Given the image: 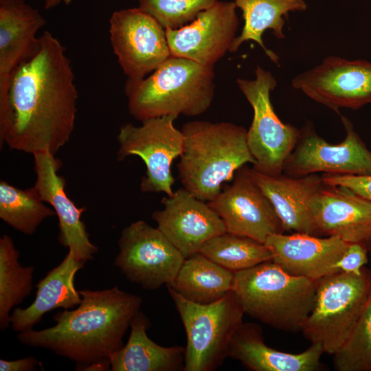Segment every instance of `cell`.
Returning a JSON list of instances; mask_svg holds the SVG:
<instances>
[{
	"instance_id": "cell-12",
	"label": "cell",
	"mask_w": 371,
	"mask_h": 371,
	"mask_svg": "<svg viewBox=\"0 0 371 371\" xmlns=\"http://www.w3.org/2000/svg\"><path fill=\"white\" fill-rule=\"evenodd\" d=\"M346 137L339 144L328 143L312 124L300 130L297 143L286 160L284 174L302 177L324 172L349 175H371V151L355 131L352 122L341 116Z\"/></svg>"
},
{
	"instance_id": "cell-15",
	"label": "cell",
	"mask_w": 371,
	"mask_h": 371,
	"mask_svg": "<svg viewBox=\"0 0 371 371\" xmlns=\"http://www.w3.org/2000/svg\"><path fill=\"white\" fill-rule=\"evenodd\" d=\"M236 8L233 1H217L190 23L166 29L171 56L214 67L229 52L236 37L239 24Z\"/></svg>"
},
{
	"instance_id": "cell-8",
	"label": "cell",
	"mask_w": 371,
	"mask_h": 371,
	"mask_svg": "<svg viewBox=\"0 0 371 371\" xmlns=\"http://www.w3.org/2000/svg\"><path fill=\"white\" fill-rule=\"evenodd\" d=\"M236 82L254 111L247 130V144L255 159L253 168L265 174L280 175L297 143L300 130L283 123L276 113L270 94L277 81L269 71L258 66L254 80L238 78Z\"/></svg>"
},
{
	"instance_id": "cell-3",
	"label": "cell",
	"mask_w": 371,
	"mask_h": 371,
	"mask_svg": "<svg viewBox=\"0 0 371 371\" xmlns=\"http://www.w3.org/2000/svg\"><path fill=\"white\" fill-rule=\"evenodd\" d=\"M183 148L177 164L186 190L204 201L213 200L223 183L247 163L255 164L247 130L229 122L192 121L184 124Z\"/></svg>"
},
{
	"instance_id": "cell-28",
	"label": "cell",
	"mask_w": 371,
	"mask_h": 371,
	"mask_svg": "<svg viewBox=\"0 0 371 371\" xmlns=\"http://www.w3.org/2000/svg\"><path fill=\"white\" fill-rule=\"evenodd\" d=\"M55 214L34 187L23 190L0 181V218L16 231L31 236L45 219Z\"/></svg>"
},
{
	"instance_id": "cell-14",
	"label": "cell",
	"mask_w": 371,
	"mask_h": 371,
	"mask_svg": "<svg viewBox=\"0 0 371 371\" xmlns=\"http://www.w3.org/2000/svg\"><path fill=\"white\" fill-rule=\"evenodd\" d=\"M208 204L222 219L227 232L265 244L269 236L285 232L273 205L246 165L236 172L232 184Z\"/></svg>"
},
{
	"instance_id": "cell-16",
	"label": "cell",
	"mask_w": 371,
	"mask_h": 371,
	"mask_svg": "<svg viewBox=\"0 0 371 371\" xmlns=\"http://www.w3.org/2000/svg\"><path fill=\"white\" fill-rule=\"evenodd\" d=\"M164 208L152 215L157 227L184 258L199 252L203 244L226 231L225 224L208 203L184 188L161 199Z\"/></svg>"
},
{
	"instance_id": "cell-32",
	"label": "cell",
	"mask_w": 371,
	"mask_h": 371,
	"mask_svg": "<svg viewBox=\"0 0 371 371\" xmlns=\"http://www.w3.org/2000/svg\"><path fill=\"white\" fill-rule=\"evenodd\" d=\"M322 182L328 186H339L348 188L354 192L371 201V175H349L324 173Z\"/></svg>"
},
{
	"instance_id": "cell-21",
	"label": "cell",
	"mask_w": 371,
	"mask_h": 371,
	"mask_svg": "<svg viewBox=\"0 0 371 371\" xmlns=\"http://www.w3.org/2000/svg\"><path fill=\"white\" fill-rule=\"evenodd\" d=\"M251 176L273 205L284 231L317 236L310 202L323 185L317 173L302 177L271 175L250 168Z\"/></svg>"
},
{
	"instance_id": "cell-20",
	"label": "cell",
	"mask_w": 371,
	"mask_h": 371,
	"mask_svg": "<svg viewBox=\"0 0 371 371\" xmlns=\"http://www.w3.org/2000/svg\"><path fill=\"white\" fill-rule=\"evenodd\" d=\"M265 244L272 254V261L286 271L317 281L339 271L337 263L349 243L335 236L295 232L271 235Z\"/></svg>"
},
{
	"instance_id": "cell-33",
	"label": "cell",
	"mask_w": 371,
	"mask_h": 371,
	"mask_svg": "<svg viewBox=\"0 0 371 371\" xmlns=\"http://www.w3.org/2000/svg\"><path fill=\"white\" fill-rule=\"evenodd\" d=\"M368 249L360 244L350 243L337 263L339 271L359 273L368 262Z\"/></svg>"
},
{
	"instance_id": "cell-22",
	"label": "cell",
	"mask_w": 371,
	"mask_h": 371,
	"mask_svg": "<svg viewBox=\"0 0 371 371\" xmlns=\"http://www.w3.org/2000/svg\"><path fill=\"white\" fill-rule=\"evenodd\" d=\"M323 353L317 344L297 354L273 349L265 343L258 325L243 322L232 336L228 357L252 371H315Z\"/></svg>"
},
{
	"instance_id": "cell-7",
	"label": "cell",
	"mask_w": 371,
	"mask_h": 371,
	"mask_svg": "<svg viewBox=\"0 0 371 371\" xmlns=\"http://www.w3.org/2000/svg\"><path fill=\"white\" fill-rule=\"evenodd\" d=\"M182 321L187 344L184 371H214L228 357L234 333L245 314L232 290L209 304L190 302L168 287Z\"/></svg>"
},
{
	"instance_id": "cell-23",
	"label": "cell",
	"mask_w": 371,
	"mask_h": 371,
	"mask_svg": "<svg viewBox=\"0 0 371 371\" xmlns=\"http://www.w3.org/2000/svg\"><path fill=\"white\" fill-rule=\"evenodd\" d=\"M84 267L85 263L76 260L73 252L69 250L62 262L39 280L34 302L27 308L12 311V329L18 333L32 330L48 312L58 308L69 310L78 306L82 297L74 280L76 273Z\"/></svg>"
},
{
	"instance_id": "cell-26",
	"label": "cell",
	"mask_w": 371,
	"mask_h": 371,
	"mask_svg": "<svg viewBox=\"0 0 371 371\" xmlns=\"http://www.w3.org/2000/svg\"><path fill=\"white\" fill-rule=\"evenodd\" d=\"M233 2L243 12L244 25L229 52H236L243 43L251 41L258 44L273 62L278 64L279 57L265 45L263 34L271 30L277 38H284L285 16L289 12L306 10L304 0H233Z\"/></svg>"
},
{
	"instance_id": "cell-31",
	"label": "cell",
	"mask_w": 371,
	"mask_h": 371,
	"mask_svg": "<svg viewBox=\"0 0 371 371\" xmlns=\"http://www.w3.org/2000/svg\"><path fill=\"white\" fill-rule=\"evenodd\" d=\"M218 0H139V8L166 29H177L192 22L199 12Z\"/></svg>"
},
{
	"instance_id": "cell-34",
	"label": "cell",
	"mask_w": 371,
	"mask_h": 371,
	"mask_svg": "<svg viewBox=\"0 0 371 371\" xmlns=\"http://www.w3.org/2000/svg\"><path fill=\"white\" fill-rule=\"evenodd\" d=\"M39 363L34 357H28L17 360L7 361L0 360L1 371H32L36 370V366Z\"/></svg>"
},
{
	"instance_id": "cell-10",
	"label": "cell",
	"mask_w": 371,
	"mask_h": 371,
	"mask_svg": "<svg viewBox=\"0 0 371 371\" xmlns=\"http://www.w3.org/2000/svg\"><path fill=\"white\" fill-rule=\"evenodd\" d=\"M114 265L130 281L155 290L172 282L185 259L158 227L139 220L124 227Z\"/></svg>"
},
{
	"instance_id": "cell-29",
	"label": "cell",
	"mask_w": 371,
	"mask_h": 371,
	"mask_svg": "<svg viewBox=\"0 0 371 371\" xmlns=\"http://www.w3.org/2000/svg\"><path fill=\"white\" fill-rule=\"evenodd\" d=\"M199 252L233 272L272 260V254L264 243L249 237L225 232L206 241Z\"/></svg>"
},
{
	"instance_id": "cell-6",
	"label": "cell",
	"mask_w": 371,
	"mask_h": 371,
	"mask_svg": "<svg viewBox=\"0 0 371 371\" xmlns=\"http://www.w3.org/2000/svg\"><path fill=\"white\" fill-rule=\"evenodd\" d=\"M371 297V271H337L316 281L313 306L301 331L324 352L335 354L343 346Z\"/></svg>"
},
{
	"instance_id": "cell-25",
	"label": "cell",
	"mask_w": 371,
	"mask_h": 371,
	"mask_svg": "<svg viewBox=\"0 0 371 371\" xmlns=\"http://www.w3.org/2000/svg\"><path fill=\"white\" fill-rule=\"evenodd\" d=\"M234 277V272L197 252L184 259L175 278L167 286L190 302L209 304L233 290Z\"/></svg>"
},
{
	"instance_id": "cell-35",
	"label": "cell",
	"mask_w": 371,
	"mask_h": 371,
	"mask_svg": "<svg viewBox=\"0 0 371 371\" xmlns=\"http://www.w3.org/2000/svg\"><path fill=\"white\" fill-rule=\"evenodd\" d=\"M71 0H45V9L49 10L55 8L60 3L66 5L71 3Z\"/></svg>"
},
{
	"instance_id": "cell-30",
	"label": "cell",
	"mask_w": 371,
	"mask_h": 371,
	"mask_svg": "<svg viewBox=\"0 0 371 371\" xmlns=\"http://www.w3.org/2000/svg\"><path fill=\"white\" fill-rule=\"evenodd\" d=\"M333 355L337 370H371V297L348 337Z\"/></svg>"
},
{
	"instance_id": "cell-13",
	"label": "cell",
	"mask_w": 371,
	"mask_h": 371,
	"mask_svg": "<svg viewBox=\"0 0 371 371\" xmlns=\"http://www.w3.org/2000/svg\"><path fill=\"white\" fill-rule=\"evenodd\" d=\"M292 87L339 113L371 104V62L327 56L317 66L297 75Z\"/></svg>"
},
{
	"instance_id": "cell-19",
	"label": "cell",
	"mask_w": 371,
	"mask_h": 371,
	"mask_svg": "<svg viewBox=\"0 0 371 371\" xmlns=\"http://www.w3.org/2000/svg\"><path fill=\"white\" fill-rule=\"evenodd\" d=\"M45 24L38 10L24 0H0V107L7 102L16 71L38 53L36 36Z\"/></svg>"
},
{
	"instance_id": "cell-4",
	"label": "cell",
	"mask_w": 371,
	"mask_h": 371,
	"mask_svg": "<svg viewBox=\"0 0 371 371\" xmlns=\"http://www.w3.org/2000/svg\"><path fill=\"white\" fill-rule=\"evenodd\" d=\"M214 90L213 66L174 56L144 78L127 80L124 87L129 113L142 122L171 115H201L211 106Z\"/></svg>"
},
{
	"instance_id": "cell-18",
	"label": "cell",
	"mask_w": 371,
	"mask_h": 371,
	"mask_svg": "<svg viewBox=\"0 0 371 371\" xmlns=\"http://www.w3.org/2000/svg\"><path fill=\"white\" fill-rule=\"evenodd\" d=\"M33 157L36 173L34 188L58 216L59 243L73 252L78 262L85 263L92 260L98 247L91 242L81 218L85 209L78 207L67 196L65 179L58 175L60 161L49 152H39Z\"/></svg>"
},
{
	"instance_id": "cell-9",
	"label": "cell",
	"mask_w": 371,
	"mask_h": 371,
	"mask_svg": "<svg viewBox=\"0 0 371 371\" xmlns=\"http://www.w3.org/2000/svg\"><path fill=\"white\" fill-rule=\"evenodd\" d=\"M178 116H162L145 120L140 126L122 125L117 135L118 160L132 155L139 157L146 171L140 183L143 192L173 194L175 178L171 172L172 161L182 153L183 135L174 124Z\"/></svg>"
},
{
	"instance_id": "cell-1",
	"label": "cell",
	"mask_w": 371,
	"mask_h": 371,
	"mask_svg": "<svg viewBox=\"0 0 371 371\" xmlns=\"http://www.w3.org/2000/svg\"><path fill=\"white\" fill-rule=\"evenodd\" d=\"M78 97L66 49L45 31L38 53L14 73L0 108L1 144L32 155H55L74 130Z\"/></svg>"
},
{
	"instance_id": "cell-5",
	"label": "cell",
	"mask_w": 371,
	"mask_h": 371,
	"mask_svg": "<svg viewBox=\"0 0 371 371\" xmlns=\"http://www.w3.org/2000/svg\"><path fill=\"white\" fill-rule=\"evenodd\" d=\"M233 291L245 314L276 329L301 331L314 304L316 281L272 260L234 272Z\"/></svg>"
},
{
	"instance_id": "cell-2",
	"label": "cell",
	"mask_w": 371,
	"mask_h": 371,
	"mask_svg": "<svg viewBox=\"0 0 371 371\" xmlns=\"http://www.w3.org/2000/svg\"><path fill=\"white\" fill-rule=\"evenodd\" d=\"M79 293L81 303L56 313L54 326L19 333L18 339L69 359L84 370H109L110 357L124 346L123 337L142 300L117 286Z\"/></svg>"
},
{
	"instance_id": "cell-24",
	"label": "cell",
	"mask_w": 371,
	"mask_h": 371,
	"mask_svg": "<svg viewBox=\"0 0 371 371\" xmlns=\"http://www.w3.org/2000/svg\"><path fill=\"white\" fill-rule=\"evenodd\" d=\"M150 323L142 311H138L131 324L126 344L110 357L113 371H181L184 370L185 348L160 346L147 335Z\"/></svg>"
},
{
	"instance_id": "cell-27",
	"label": "cell",
	"mask_w": 371,
	"mask_h": 371,
	"mask_svg": "<svg viewBox=\"0 0 371 371\" xmlns=\"http://www.w3.org/2000/svg\"><path fill=\"white\" fill-rule=\"evenodd\" d=\"M19 252L12 238H0V328L5 330L10 324V311L32 292L34 267H22Z\"/></svg>"
},
{
	"instance_id": "cell-11",
	"label": "cell",
	"mask_w": 371,
	"mask_h": 371,
	"mask_svg": "<svg viewBox=\"0 0 371 371\" xmlns=\"http://www.w3.org/2000/svg\"><path fill=\"white\" fill-rule=\"evenodd\" d=\"M109 34L127 80L144 78L171 56L166 30L139 7L114 12L109 20Z\"/></svg>"
},
{
	"instance_id": "cell-17",
	"label": "cell",
	"mask_w": 371,
	"mask_h": 371,
	"mask_svg": "<svg viewBox=\"0 0 371 371\" xmlns=\"http://www.w3.org/2000/svg\"><path fill=\"white\" fill-rule=\"evenodd\" d=\"M309 207L317 236L371 249V201L348 188L323 183Z\"/></svg>"
}]
</instances>
